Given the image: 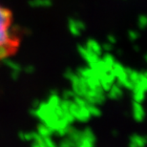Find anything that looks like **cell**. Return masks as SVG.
<instances>
[{"instance_id": "obj_1", "label": "cell", "mask_w": 147, "mask_h": 147, "mask_svg": "<svg viewBox=\"0 0 147 147\" xmlns=\"http://www.w3.org/2000/svg\"><path fill=\"white\" fill-rule=\"evenodd\" d=\"M22 32L13 11L0 3V63L13 58L22 47Z\"/></svg>"}]
</instances>
